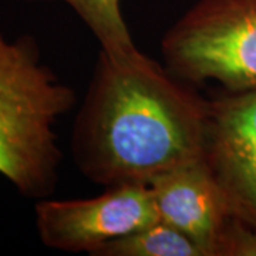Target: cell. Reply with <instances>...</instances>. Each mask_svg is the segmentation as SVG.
Here are the masks:
<instances>
[{
  "label": "cell",
  "mask_w": 256,
  "mask_h": 256,
  "mask_svg": "<svg viewBox=\"0 0 256 256\" xmlns=\"http://www.w3.org/2000/svg\"><path fill=\"white\" fill-rule=\"evenodd\" d=\"M160 220L150 185L126 182L107 186L86 200H44L36 205L42 242L64 252H87Z\"/></svg>",
  "instance_id": "cell-5"
},
{
  "label": "cell",
  "mask_w": 256,
  "mask_h": 256,
  "mask_svg": "<svg viewBox=\"0 0 256 256\" xmlns=\"http://www.w3.org/2000/svg\"><path fill=\"white\" fill-rule=\"evenodd\" d=\"M92 256H208L191 236L162 220L114 239L98 248Z\"/></svg>",
  "instance_id": "cell-7"
},
{
  "label": "cell",
  "mask_w": 256,
  "mask_h": 256,
  "mask_svg": "<svg viewBox=\"0 0 256 256\" xmlns=\"http://www.w3.org/2000/svg\"><path fill=\"white\" fill-rule=\"evenodd\" d=\"M202 160L232 214L256 230V88L210 100Z\"/></svg>",
  "instance_id": "cell-6"
},
{
  "label": "cell",
  "mask_w": 256,
  "mask_h": 256,
  "mask_svg": "<svg viewBox=\"0 0 256 256\" xmlns=\"http://www.w3.org/2000/svg\"><path fill=\"white\" fill-rule=\"evenodd\" d=\"M160 220L186 234L208 256H256V230L239 220L204 160L148 181Z\"/></svg>",
  "instance_id": "cell-4"
},
{
  "label": "cell",
  "mask_w": 256,
  "mask_h": 256,
  "mask_svg": "<svg viewBox=\"0 0 256 256\" xmlns=\"http://www.w3.org/2000/svg\"><path fill=\"white\" fill-rule=\"evenodd\" d=\"M80 16L97 37L101 50L112 57H127L138 52L127 23L121 14L120 0H63Z\"/></svg>",
  "instance_id": "cell-8"
},
{
  "label": "cell",
  "mask_w": 256,
  "mask_h": 256,
  "mask_svg": "<svg viewBox=\"0 0 256 256\" xmlns=\"http://www.w3.org/2000/svg\"><path fill=\"white\" fill-rule=\"evenodd\" d=\"M76 92L40 62L28 36L0 32V175L28 198L54 191L62 152L53 126L72 110Z\"/></svg>",
  "instance_id": "cell-2"
},
{
  "label": "cell",
  "mask_w": 256,
  "mask_h": 256,
  "mask_svg": "<svg viewBox=\"0 0 256 256\" xmlns=\"http://www.w3.org/2000/svg\"><path fill=\"white\" fill-rule=\"evenodd\" d=\"M210 100L140 50L100 52L74 122V161L106 186L146 182L204 158Z\"/></svg>",
  "instance_id": "cell-1"
},
{
  "label": "cell",
  "mask_w": 256,
  "mask_h": 256,
  "mask_svg": "<svg viewBox=\"0 0 256 256\" xmlns=\"http://www.w3.org/2000/svg\"><path fill=\"white\" fill-rule=\"evenodd\" d=\"M161 52L184 82L256 88V0H200L165 33Z\"/></svg>",
  "instance_id": "cell-3"
}]
</instances>
